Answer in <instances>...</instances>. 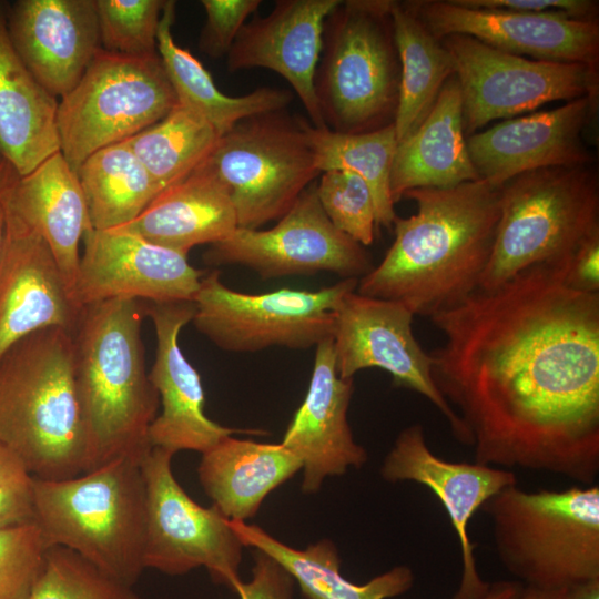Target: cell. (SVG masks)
I'll list each match as a JSON object with an SVG mask.
<instances>
[{
    "mask_svg": "<svg viewBox=\"0 0 599 599\" xmlns=\"http://www.w3.org/2000/svg\"><path fill=\"white\" fill-rule=\"evenodd\" d=\"M0 443L34 478L59 480L84 473L73 333L61 327L33 332L1 357Z\"/></svg>",
    "mask_w": 599,
    "mask_h": 599,
    "instance_id": "cell-4",
    "label": "cell"
},
{
    "mask_svg": "<svg viewBox=\"0 0 599 599\" xmlns=\"http://www.w3.org/2000/svg\"><path fill=\"white\" fill-rule=\"evenodd\" d=\"M176 103L159 54L128 57L100 49L58 102L60 152L77 172L91 154L156 123Z\"/></svg>",
    "mask_w": 599,
    "mask_h": 599,
    "instance_id": "cell-9",
    "label": "cell"
},
{
    "mask_svg": "<svg viewBox=\"0 0 599 599\" xmlns=\"http://www.w3.org/2000/svg\"><path fill=\"white\" fill-rule=\"evenodd\" d=\"M227 522L244 547L263 551L285 569L306 599H388L404 595L414 585L415 577L408 566H396L357 585L342 576L338 551L328 539L298 550L258 526L230 519Z\"/></svg>",
    "mask_w": 599,
    "mask_h": 599,
    "instance_id": "cell-30",
    "label": "cell"
},
{
    "mask_svg": "<svg viewBox=\"0 0 599 599\" xmlns=\"http://www.w3.org/2000/svg\"><path fill=\"white\" fill-rule=\"evenodd\" d=\"M252 579L234 588L240 599H292L293 578L274 559L253 549Z\"/></svg>",
    "mask_w": 599,
    "mask_h": 599,
    "instance_id": "cell-42",
    "label": "cell"
},
{
    "mask_svg": "<svg viewBox=\"0 0 599 599\" xmlns=\"http://www.w3.org/2000/svg\"><path fill=\"white\" fill-rule=\"evenodd\" d=\"M481 510L504 568L526 587L558 590L599 578V486L527 491L512 485Z\"/></svg>",
    "mask_w": 599,
    "mask_h": 599,
    "instance_id": "cell-6",
    "label": "cell"
},
{
    "mask_svg": "<svg viewBox=\"0 0 599 599\" xmlns=\"http://www.w3.org/2000/svg\"><path fill=\"white\" fill-rule=\"evenodd\" d=\"M341 1L277 0L267 16L243 26L226 55L227 71L265 68L278 73L298 95L311 124L325 128L314 80L325 20Z\"/></svg>",
    "mask_w": 599,
    "mask_h": 599,
    "instance_id": "cell-22",
    "label": "cell"
},
{
    "mask_svg": "<svg viewBox=\"0 0 599 599\" xmlns=\"http://www.w3.org/2000/svg\"><path fill=\"white\" fill-rule=\"evenodd\" d=\"M211 266L242 265L263 280L331 272L359 280L373 267L363 245L338 231L324 213L311 184L267 230L237 227L203 254Z\"/></svg>",
    "mask_w": 599,
    "mask_h": 599,
    "instance_id": "cell-14",
    "label": "cell"
},
{
    "mask_svg": "<svg viewBox=\"0 0 599 599\" xmlns=\"http://www.w3.org/2000/svg\"><path fill=\"white\" fill-rule=\"evenodd\" d=\"M82 309L45 241L6 206L0 253V359L33 332L61 327L73 333Z\"/></svg>",
    "mask_w": 599,
    "mask_h": 599,
    "instance_id": "cell-20",
    "label": "cell"
},
{
    "mask_svg": "<svg viewBox=\"0 0 599 599\" xmlns=\"http://www.w3.org/2000/svg\"><path fill=\"white\" fill-rule=\"evenodd\" d=\"M501 187L484 180L453 187H420L403 197L417 212L396 216L384 258L358 280V294L404 304L430 317L478 290L490 260Z\"/></svg>",
    "mask_w": 599,
    "mask_h": 599,
    "instance_id": "cell-2",
    "label": "cell"
},
{
    "mask_svg": "<svg viewBox=\"0 0 599 599\" xmlns=\"http://www.w3.org/2000/svg\"><path fill=\"white\" fill-rule=\"evenodd\" d=\"M522 588L524 585L517 580H498L491 582L479 599H517Z\"/></svg>",
    "mask_w": 599,
    "mask_h": 599,
    "instance_id": "cell-45",
    "label": "cell"
},
{
    "mask_svg": "<svg viewBox=\"0 0 599 599\" xmlns=\"http://www.w3.org/2000/svg\"><path fill=\"white\" fill-rule=\"evenodd\" d=\"M566 282L575 290L599 293V234L575 253L566 272Z\"/></svg>",
    "mask_w": 599,
    "mask_h": 599,
    "instance_id": "cell-44",
    "label": "cell"
},
{
    "mask_svg": "<svg viewBox=\"0 0 599 599\" xmlns=\"http://www.w3.org/2000/svg\"><path fill=\"white\" fill-rule=\"evenodd\" d=\"M227 189L237 225L280 220L322 173L303 126L285 109L248 116L217 140L204 160Z\"/></svg>",
    "mask_w": 599,
    "mask_h": 599,
    "instance_id": "cell-10",
    "label": "cell"
},
{
    "mask_svg": "<svg viewBox=\"0 0 599 599\" xmlns=\"http://www.w3.org/2000/svg\"><path fill=\"white\" fill-rule=\"evenodd\" d=\"M3 159H4V158H3L2 152H1V150H0V161L3 160Z\"/></svg>",
    "mask_w": 599,
    "mask_h": 599,
    "instance_id": "cell-50",
    "label": "cell"
},
{
    "mask_svg": "<svg viewBox=\"0 0 599 599\" xmlns=\"http://www.w3.org/2000/svg\"><path fill=\"white\" fill-rule=\"evenodd\" d=\"M400 63L399 100L394 128L397 143L410 135L430 112L446 81L455 75L449 52L403 1H390Z\"/></svg>",
    "mask_w": 599,
    "mask_h": 599,
    "instance_id": "cell-32",
    "label": "cell"
},
{
    "mask_svg": "<svg viewBox=\"0 0 599 599\" xmlns=\"http://www.w3.org/2000/svg\"><path fill=\"white\" fill-rule=\"evenodd\" d=\"M82 240L84 252L74 288L81 308L116 297L193 301L205 274L187 256L120 229H91Z\"/></svg>",
    "mask_w": 599,
    "mask_h": 599,
    "instance_id": "cell-18",
    "label": "cell"
},
{
    "mask_svg": "<svg viewBox=\"0 0 599 599\" xmlns=\"http://www.w3.org/2000/svg\"><path fill=\"white\" fill-rule=\"evenodd\" d=\"M206 20L199 39L200 50L213 59L227 55L246 19L261 0H202Z\"/></svg>",
    "mask_w": 599,
    "mask_h": 599,
    "instance_id": "cell-40",
    "label": "cell"
},
{
    "mask_svg": "<svg viewBox=\"0 0 599 599\" xmlns=\"http://www.w3.org/2000/svg\"><path fill=\"white\" fill-rule=\"evenodd\" d=\"M34 521L33 476L0 443V529Z\"/></svg>",
    "mask_w": 599,
    "mask_h": 599,
    "instance_id": "cell-41",
    "label": "cell"
},
{
    "mask_svg": "<svg viewBox=\"0 0 599 599\" xmlns=\"http://www.w3.org/2000/svg\"><path fill=\"white\" fill-rule=\"evenodd\" d=\"M570 261L527 267L432 315L445 343L433 378L475 463L595 485L599 473V293Z\"/></svg>",
    "mask_w": 599,
    "mask_h": 599,
    "instance_id": "cell-1",
    "label": "cell"
},
{
    "mask_svg": "<svg viewBox=\"0 0 599 599\" xmlns=\"http://www.w3.org/2000/svg\"><path fill=\"white\" fill-rule=\"evenodd\" d=\"M390 1H341L325 20L314 85L332 131L357 134L394 124L400 63Z\"/></svg>",
    "mask_w": 599,
    "mask_h": 599,
    "instance_id": "cell-7",
    "label": "cell"
},
{
    "mask_svg": "<svg viewBox=\"0 0 599 599\" xmlns=\"http://www.w3.org/2000/svg\"><path fill=\"white\" fill-rule=\"evenodd\" d=\"M357 284V278H343L317 291L280 288L248 294L225 286L221 272L213 270L201 278L192 322L201 334L227 352L316 347L332 338L336 311Z\"/></svg>",
    "mask_w": 599,
    "mask_h": 599,
    "instance_id": "cell-11",
    "label": "cell"
},
{
    "mask_svg": "<svg viewBox=\"0 0 599 599\" xmlns=\"http://www.w3.org/2000/svg\"><path fill=\"white\" fill-rule=\"evenodd\" d=\"M440 41L453 60L467 136L493 120L535 111L548 102L599 95L597 68L528 59L463 34Z\"/></svg>",
    "mask_w": 599,
    "mask_h": 599,
    "instance_id": "cell-12",
    "label": "cell"
},
{
    "mask_svg": "<svg viewBox=\"0 0 599 599\" xmlns=\"http://www.w3.org/2000/svg\"><path fill=\"white\" fill-rule=\"evenodd\" d=\"M173 454L152 447L142 459L145 484L144 567L179 576L204 567L234 591L243 544L214 507L204 508L175 479Z\"/></svg>",
    "mask_w": 599,
    "mask_h": 599,
    "instance_id": "cell-13",
    "label": "cell"
},
{
    "mask_svg": "<svg viewBox=\"0 0 599 599\" xmlns=\"http://www.w3.org/2000/svg\"><path fill=\"white\" fill-rule=\"evenodd\" d=\"M237 227L227 189L203 161L163 189L133 221L116 229L187 256L194 246L222 242Z\"/></svg>",
    "mask_w": 599,
    "mask_h": 599,
    "instance_id": "cell-26",
    "label": "cell"
},
{
    "mask_svg": "<svg viewBox=\"0 0 599 599\" xmlns=\"http://www.w3.org/2000/svg\"><path fill=\"white\" fill-rule=\"evenodd\" d=\"M50 547L35 522L0 529V599H28Z\"/></svg>",
    "mask_w": 599,
    "mask_h": 599,
    "instance_id": "cell-39",
    "label": "cell"
},
{
    "mask_svg": "<svg viewBox=\"0 0 599 599\" xmlns=\"http://www.w3.org/2000/svg\"><path fill=\"white\" fill-rule=\"evenodd\" d=\"M599 95H585L559 108L506 119L466 139L468 154L480 177L501 187L530 171L592 164L582 141Z\"/></svg>",
    "mask_w": 599,
    "mask_h": 599,
    "instance_id": "cell-19",
    "label": "cell"
},
{
    "mask_svg": "<svg viewBox=\"0 0 599 599\" xmlns=\"http://www.w3.org/2000/svg\"><path fill=\"white\" fill-rule=\"evenodd\" d=\"M319 204L331 223L363 246L370 245L376 234V213L372 191L357 174L329 170L315 184Z\"/></svg>",
    "mask_w": 599,
    "mask_h": 599,
    "instance_id": "cell-38",
    "label": "cell"
},
{
    "mask_svg": "<svg viewBox=\"0 0 599 599\" xmlns=\"http://www.w3.org/2000/svg\"><path fill=\"white\" fill-rule=\"evenodd\" d=\"M19 174L6 159L0 161V195L10 189L18 180Z\"/></svg>",
    "mask_w": 599,
    "mask_h": 599,
    "instance_id": "cell-48",
    "label": "cell"
},
{
    "mask_svg": "<svg viewBox=\"0 0 599 599\" xmlns=\"http://www.w3.org/2000/svg\"><path fill=\"white\" fill-rule=\"evenodd\" d=\"M353 392V379L337 373L332 338L321 342L306 396L281 441L302 461L305 493H315L326 477L367 461V451L354 439L347 420Z\"/></svg>",
    "mask_w": 599,
    "mask_h": 599,
    "instance_id": "cell-24",
    "label": "cell"
},
{
    "mask_svg": "<svg viewBox=\"0 0 599 599\" xmlns=\"http://www.w3.org/2000/svg\"><path fill=\"white\" fill-rule=\"evenodd\" d=\"M8 30L27 68L55 99L78 84L101 49L95 0L9 2Z\"/></svg>",
    "mask_w": 599,
    "mask_h": 599,
    "instance_id": "cell-23",
    "label": "cell"
},
{
    "mask_svg": "<svg viewBox=\"0 0 599 599\" xmlns=\"http://www.w3.org/2000/svg\"><path fill=\"white\" fill-rule=\"evenodd\" d=\"M4 234H6V206L2 200V195H0V253L2 250L3 241H4Z\"/></svg>",
    "mask_w": 599,
    "mask_h": 599,
    "instance_id": "cell-49",
    "label": "cell"
},
{
    "mask_svg": "<svg viewBox=\"0 0 599 599\" xmlns=\"http://www.w3.org/2000/svg\"><path fill=\"white\" fill-rule=\"evenodd\" d=\"M28 599H141L71 549L49 548Z\"/></svg>",
    "mask_w": 599,
    "mask_h": 599,
    "instance_id": "cell-36",
    "label": "cell"
},
{
    "mask_svg": "<svg viewBox=\"0 0 599 599\" xmlns=\"http://www.w3.org/2000/svg\"><path fill=\"white\" fill-rule=\"evenodd\" d=\"M145 303L116 297L84 306L73 332L74 374L85 471L113 459H142L160 405L144 366Z\"/></svg>",
    "mask_w": 599,
    "mask_h": 599,
    "instance_id": "cell-3",
    "label": "cell"
},
{
    "mask_svg": "<svg viewBox=\"0 0 599 599\" xmlns=\"http://www.w3.org/2000/svg\"><path fill=\"white\" fill-rule=\"evenodd\" d=\"M565 599H599V578L573 583L565 589Z\"/></svg>",
    "mask_w": 599,
    "mask_h": 599,
    "instance_id": "cell-46",
    "label": "cell"
},
{
    "mask_svg": "<svg viewBox=\"0 0 599 599\" xmlns=\"http://www.w3.org/2000/svg\"><path fill=\"white\" fill-rule=\"evenodd\" d=\"M77 174L94 230L130 223L161 192L125 141L91 154Z\"/></svg>",
    "mask_w": 599,
    "mask_h": 599,
    "instance_id": "cell-33",
    "label": "cell"
},
{
    "mask_svg": "<svg viewBox=\"0 0 599 599\" xmlns=\"http://www.w3.org/2000/svg\"><path fill=\"white\" fill-rule=\"evenodd\" d=\"M413 318V312L399 302L365 296L356 290L347 293L336 311L332 335L337 373L353 379L366 368L387 372L394 386L427 398L461 444V424L434 382V361L415 338Z\"/></svg>",
    "mask_w": 599,
    "mask_h": 599,
    "instance_id": "cell-15",
    "label": "cell"
},
{
    "mask_svg": "<svg viewBox=\"0 0 599 599\" xmlns=\"http://www.w3.org/2000/svg\"><path fill=\"white\" fill-rule=\"evenodd\" d=\"M454 3L479 9L508 10L529 13L565 14L573 19L597 21L599 2L593 0H451Z\"/></svg>",
    "mask_w": 599,
    "mask_h": 599,
    "instance_id": "cell-43",
    "label": "cell"
},
{
    "mask_svg": "<svg viewBox=\"0 0 599 599\" xmlns=\"http://www.w3.org/2000/svg\"><path fill=\"white\" fill-rule=\"evenodd\" d=\"M165 0H95L100 45L128 57L158 55V31Z\"/></svg>",
    "mask_w": 599,
    "mask_h": 599,
    "instance_id": "cell-37",
    "label": "cell"
},
{
    "mask_svg": "<svg viewBox=\"0 0 599 599\" xmlns=\"http://www.w3.org/2000/svg\"><path fill=\"white\" fill-rule=\"evenodd\" d=\"M220 136L203 116L176 103L163 119L125 142L162 191L193 172Z\"/></svg>",
    "mask_w": 599,
    "mask_h": 599,
    "instance_id": "cell-35",
    "label": "cell"
},
{
    "mask_svg": "<svg viewBox=\"0 0 599 599\" xmlns=\"http://www.w3.org/2000/svg\"><path fill=\"white\" fill-rule=\"evenodd\" d=\"M565 589L542 590L524 586L517 599H565Z\"/></svg>",
    "mask_w": 599,
    "mask_h": 599,
    "instance_id": "cell-47",
    "label": "cell"
},
{
    "mask_svg": "<svg viewBox=\"0 0 599 599\" xmlns=\"http://www.w3.org/2000/svg\"><path fill=\"white\" fill-rule=\"evenodd\" d=\"M303 126L319 172L345 170L359 175L372 191L377 227H393L397 216L390 194V171L397 145L394 124L357 134L315 128L305 119Z\"/></svg>",
    "mask_w": 599,
    "mask_h": 599,
    "instance_id": "cell-34",
    "label": "cell"
},
{
    "mask_svg": "<svg viewBox=\"0 0 599 599\" xmlns=\"http://www.w3.org/2000/svg\"><path fill=\"white\" fill-rule=\"evenodd\" d=\"M9 2L0 0V150L19 176L60 151L58 99L33 77L8 30Z\"/></svg>",
    "mask_w": 599,
    "mask_h": 599,
    "instance_id": "cell-28",
    "label": "cell"
},
{
    "mask_svg": "<svg viewBox=\"0 0 599 599\" xmlns=\"http://www.w3.org/2000/svg\"><path fill=\"white\" fill-rule=\"evenodd\" d=\"M2 200L45 241L75 302L79 245L92 229L77 172L59 151L27 175L19 176L2 194Z\"/></svg>",
    "mask_w": 599,
    "mask_h": 599,
    "instance_id": "cell-25",
    "label": "cell"
},
{
    "mask_svg": "<svg viewBox=\"0 0 599 599\" xmlns=\"http://www.w3.org/2000/svg\"><path fill=\"white\" fill-rule=\"evenodd\" d=\"M194 313L193 301L145 303V315L151 318L156 337L149 379L162 405L149 428V440L152 447L173 455L180 450L203 454L223 438L245 433L224 427L204 413L201 377L179 344L180 332L192 322Z\"/></svg>",
    "mask_w": 599,
    "mask_h": 599,
    "instance_id": "cell-21",
    "label": "cell"
},
{
    "mask_svg": "<svg viewBox=\"0 0 599 599\" xmlns=\"http://www.w3.org/2000/svg\"><path fill=\"white\" fill-rule=\"evenodd\" d=\"M478 180L466 144L460 89L453 75L419 126L396 145L392 200L395 204L414 189H445Z\"/></svg>",
    "mask_w": 599,
    "mask_h": 599,
    "instance_id": "cell-27",
    "label": "cell"
},
{
    "mask_svg": "<svg viewBox=\"0 0 599 599\" xmlns=\"http://www.w3.org/2000/svg\"><path fill=\"white\" fill-rule=\"evenodd\" d=\"M34 521L51 546L73 550L132 587L144 567L145 484L141 461L113 459L79 476L33 477Z\"/></svg>",
    "mask_w": 599,
    "mask_h": 599,
    "instance_id": "cell-5",
    "label": "cell"
},
{
    "mask_svg": "<svg viewBox=\"0 0 599 599\" xmlns=\"http://www.w3.org/2000/svg\"><path fill=\"white\" fill-rule=\"evenodd\" d=\"M302 461L280 444L223 438L202 454L200 483L213 506L230 520L256 515L265 497L302 469Z\"/></svg>",
    "mask_w": 599,
    "mask_h": 599,
    "instance_id": "cell-29",
    "label": "cell"
},
{
    "mask_svg": "<svg viewBox=\"0 0 599 599\" xmlns=\"http://www.w3.org/2000/svg\"><path fill=\"white\" fill-rule=\"evenodd\" d=\"M403 3L439 40L463 34L511 54L598 69V21L556 13L468 8L451 0Z\"/></svg>",
    "mask_w": 599,
    "mask_h": 599,
    "instance_id": "cell-16",
    "label": "cell"
},
{
    "mask_svg": "<svg viewBox=\"0 0 599 599\" xmlns=\"http://www.w3.org/2000/svg\"><path fill=\"white\" fill-rule=\"evenodd\" d=\"M380 475L390 483L415 481L435 494L449 517L460 548L461 576L451 599L484 596L490 583L477 570L468 525L487 500L504 488L517 485L515 473L475 461L443 459L429 448L423 426L413 424L398 434L383 461Z\"/></svg>",
    "mask_w": 599,
    "mask_h": 599,
    "instance_id": "cell-17",
    "label": "cell"
},
{
    "mask_svg": "<svg viewBox=\"0 0 599 599\" xmlns=\"http://www.w3.org/2000/svg\"><path fill=\"white\" fill-rule=\"evenodd\" d=\"M598 234L593 164L522 173L501 186L495 243L478 288H495L536 264L570 261Z\"/></svg>",
    "mask_w": 599,
    "mask_h": 599,
    "instance_id": "cell-8",
    "label": "cell"
},
{
    "mask_svg": "<svg viewBox=\"0 0 599 599\" xmlns=\"http://www.w3.org/2000/svg\"><path fill=\"white\" fill-rule=\"evenodd\" d=\"M175 1L166 0L158 31V52L175 92L177 103L210 122L220 135L252 115L285 109L293 100L288 90L262 87L247 94L230 97L220 91L204 65L174 41Z\"/></svg>",
    "mask_w": 599,
    "mask_h": 599,
    "instance_id": "cell-31",
    "label": "cell"
}]
</instances>
